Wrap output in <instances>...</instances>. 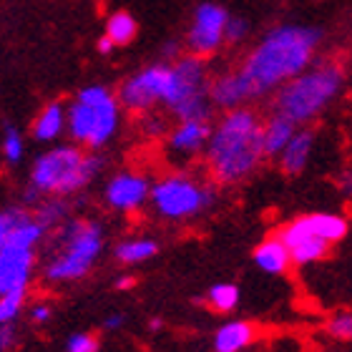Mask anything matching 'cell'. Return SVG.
<instances>
[{"label": "cell", "instance_id": "cell-8", "mask_svg": "<svg viewBox=\"0 0 352 352\" xmlns=\"http://www.w3.org/2000/svg\"><path fill=\"white\" fill-rule=\"evenodd\" d=\"M148 201L164 219L179 221L206 212L214 204V189L189 174H169L151 186Z\"/></svg>", "mask_w": 352, "mask_h": 352}, {"label": "cell", "instance_id": "cell-37", "mask_svg": "<svg viewBox=\"0 0 352 352\" xmlns=\"http://www.w3.org/2000/svg\"><path fill=\"white\" fill-rule=\"evenodd\" d=\"M113 48H116V45L111 43V41H109L106 36L98 38V53H103V56H109V53L113 51Z\"/></svg>", "mask_w": 352, "mask_h": 352}, {"label": "cell", "instance_id": "cell-4", "mask_svg": "<svg viewBox=\"0 0 352 352\" xmlns=\"http://www.w3.org/2000/svg\"><path fill=\"white\" fill-rule=\"evenodd\" d=\"M101 159L78 146H56L36 159L30 169L28 201L38 197H68L81 191L101 171Z\"/></svg>", "mask_w": 352, "mask_h": 352}, {"label": "cell", "instance_id": "cell-3", "mask_svg": "<svg viewBox=\"0 0 352 352\" xmlns=\"http://www.w3.org/2000/svg\"><path fill=\"white\" fill-rule=\"evenodd\" d=\"M345 86V71L338 60H312L300 76L277 88L274 113L292 118L294 124H307L317 118Z\"/></svg>", "mask_w": 352, "mask_h": 352}, {"label": "cell", "instance_id": "cell-12", "mask_svg": "<svg viewBox=\"0 0 352 352\" xmlns=\"http://www.w3.org/2000/svg\"><path fill=\"white\" fill-rule=\"evenodd\" d=\"M36 270V250L6 244L0 250V297L25 292Z\"/></svg>", "mask_w": 352, "mask_h": 352}, {"label": "cell", "instance_id": "cell-1", "mask_svg": "<svg viewBox=\"0 0 352 352\" xmlns=\"http://www.w3.org/2000/svg\"><path fill=\"white\" fill-rule=\"evenodd\" d=\"M322 30L312 25H277L244 58L239 74L247 78L254 98L277 91L282 83L300 76L315 60Z\"/></svg>", "mask_w": 352, "mask_h": 352}, {"label": "cell", "instance_id": "cell-40", "mask_svg": "<svg viewBox=\"0 0 352 352\" xmlns=\"http://www.w3.org/2000/svg\"><path fill=\"white\" fill-rule=\"evenodd\" d=\"M148 327H151V330H162V320H151Z\"/></svg>", "mask_w": 352, "mask_h": 352}, {"label": "cell", "instance_id": "cell-6", "mask_svg": "<svg viewBox=\"0 0 352 352\" xmlns=\"http://www.w3.org/2000/svg\"><path fill=\"white\" fill-rule=\"evenodd\" d=\"M103 250L101 224L86 219H74L58 232V250L45 264L48 282H74L86 277Z\"/></svg>", "mask_w": 352, "mask_h": 352}, {"label": "cell", "instance_id": "cell-19", "mask_svg": "<svg viewBox=\"0 0 352 352\" xmlns=\"http://www.w3.org/2000/svg\"><path fill=\"white\" fill-rule=\"evenodd\" d=\"M254 264L267 274H285L289 270V250H287L279 236H267L257 250H254Z\"/></svg>", "mask_w": 352, "mask_h": 352}, {"label": "cell", "instance_id": "cell-22", "mask_svg": "<svg viewBox=\"0 0 352 352\" xmlns=\"http://www.w3.org/2000/svg\"><path fill=\"white\" fill-rule=\"evenodd\" d=\"M309 221H312L317 236L324 239L327 244L345 239L347 227H350L345 217H340V214H309Z\"/></svg>", "mask_w": 352, "mask_h": 352}, {"label": "cell", "instance_id": "cell-27", "mask_svg": "<svg viewBox=\"0 0 352 352\" xmlns=\"http://www.w3.org/2000/svg\"><path fill=\"white\" fill-rule=\"evenodd\" d=\"M23 136L21 131L15 129V126H6V131H3V156H6L8 164H18L23 159Z\"/></svg>", "mask_w": 352, "mask_h": 352}, {"label": "cell", "instance_id": "cell-34", "mask_svg": "<svg viewBox=\"0 0 352 352\" xmlns=\"http://www.w3.org/2000/svg\"><path fill=\"white\" fill-rule=\"evenodd\" d=\"M51 315H53V309H51V305H45V302H38V305H33V309H30V320L36 324L48 322Z\"/></svg>", "mask_w": 352, "mask_h": 352}, {"label": "cell", "instance_id": "cell-26", "mask_svg": "<svg viewBox=\"0 0 352 352\" xmlns=\"http://www.w3.org/2000/svg\"><path fill=\"white\" fill-rule=\"evenodd\" d=\"M66 214H68L66 201H60L58 197H53V199H45V204L38 206V212L33 214V219H36L38 224L45 229V232H48V229L63 224Z\"/></svg>", "mask_w": 352, "mask_h": 352}, {"label": "cell", "instance_id": "cell-29", "mask_svg": "<svg viewBox=\"0 0 352 352\" xmlns=\"http://www.w3.org/2000/svg\"><path fill=\"white\" fill-rule=\"evenodd\" d=\"M23 302H25V292H13L0 297V324L13 322L15 317L21 315Z\"/></svg>", "mask_w": 352, "mask_h": 352}, {"label": "cell", "instance_id": "cell-36", "mask_svg": "<svg viewBox=\"0 0 352 352\" xmlns=\"http://www.w3.org/2000/svg\"><path fill=\"white\" fill-rule=\"evenodd\" d=\"M340 191H342L345 197H352V174L340 176Z\"/></svg>", "mask_w": 352, "mask_h": 352}, {"label": "cell", "instance_id": "cell-5", "mask_svg": "<svg viewBox=\"0 0 352 352\" xmlns=\"http://www.w3.org/2000/svg\"><path fill=\"white\" fill-rule=\"evenodd\" d=\"M118 98L103 86H86L66 109V129L76 144L88 148L106 146L118 129Z\"/></svg>", "mask_w": 352, "mask_h": 352}, {"label": "cell", "instance_id": "cell-24", "mask_svg": "<svg viewBox=\"0 0 352 352\" xmlns=\"http://www.w3.org/2000/svg\"><path fill=\"white\" fill-rule=\"evenodd\" d=\"M156 252H159V244L154 239H129L116 247V259L121 264H141L156 257Z\"/></svg>", "mask_w": 352, "mask_h": 352}, {"label": "cell", "instance_id": "cell-9", "mask_svg": "<svg viewBox=\"0 0 352 352\" xmlns=\"http://www.w3.org/2000/svg\"><path fill=\"white\" fill-rule=\"evenodd\" d=\"M166 83H169V66L166 63L144 68L121 86L116 96L118 106L129 109L131 113H144V111L154 109L156 103L164 101Z\"/></svg>", "mask_w": 352, "mask_h": 352}, {"label": "cell", "instance_id": "cell-31", "mask_svg": "<svg viewBox=\"0 0 352 352\" xmlns=\"http://www.w3.org/2000/svg\"><path fill=\"white\" fill-rule=\"evenodd\" d=\"M250 33V23L244 18H227V25H224V41L227 43H239L244 41Z\"/></svg>", "mask_w": 352, "mask_h": 352}, {"label": "cell", "instance_id": "cell-13", "mask_svg": "<svg viewBox=\"0 0 352 352\" xmlns=\"http://www.w3.org/2000/svg\"><path fill=\"white\" fill-rule=\"evenodd\" d=\"M148 191H151V184L144 174L121 171L106 184L103 197H106V204L116 212H136L148 201Z\"/></svg>", "mask_w": 352, "mask_h": 352}, {"label": "cell", "instance_id": "cell-30", "mask_svg": "<svg viewBox=\"0 0 352 352\" xmlns=\"http://www.w3.org/2000/svg\"><path fill=\"white\" fill-rule=\"evenodd\" d=\"M66 352H98V340L91 332H76L68 338Z\"/></svg>", "mask_w": 352, "mask_h": 352}, {"label": "cell", "instance_id": "cell-33", "mask_svg": "<svg viewBox=\"0 0 352 352\" xmlns=\"http://www.w3.org/2000/svg\"><path fill=\"white\" fill-rule=\"evenodd\" d=\"M15 345V327L13 322L0 324V352H8Z\"/></svg>", "mask_w": 352, "mask_h": 352}, {"label": "cell", "instance_id": "cell-38", "mask_svg": "<svg viewBox=\"0 0 352 352\" xmlns=\"http://www.w3.org/2000/svg\"><path fill=\"white\" fill-rule=\"evenodd\" d=\"M116 287H118V289H131V287H133V277H121V279H116Z\"/></svg>", "mask_w": 352, "mask_h": 352}, {"label": "cell", "instance_id": "cell-32", "mask_svg": "<svg viewBox=\"0 0 352 352\" xmlns=\"http://www.w3.org/2000/svg\"><path fill=\"white\" fill-rule=\"evenodd\" d=\"M18 217H21V209H6V212H0V250L8 244L10 229H13V224L18 221Z\"/></svg>", "mask_w": 352, "mask_h": 352}, {"label": "cell", "instance_id": "cell-14", "mask_svg": "<svg viewBox=\"0 0 352 352\" xmlns=\"http://www.w3.org/2000/svg\"><path fill=\"white\" fill-rule=\"evenodd\" d=\"M209 101H212V106L232 111V109H242L250 101H254V96H252V88L247 83V78L236 68V71L221 74L219 78H214L209 83Z\"/></svg>", "mask_w": 352, "mask_h": 352}, {"label": "cell", "instance_id": "cell-10", "mask_svg": "<svg viewBox=\"0 0 352 352\" xmlns=\"http://www.w3.org/2000/svg\"><path fill=\"white\" fill-rule=\"evenodd\" d=\"M227 10L217 3H201L194 13V23L189 28L191 56L206 58L224 43V25H227Z\"/></svg>", "mask_w": 352, "mask_h": 352}, {"label": "cell", "instance_id": "cell-21", "mask_svg": "<svg viewBox=\"0 0 352 352\" xmlns=\"http://www.w3.org/2000/svg\"><path fill=\"white\" fill-rule=\"evenodd\" d=\"M45 236V229L33 219V214L21 212L18 221L10 229V236H8V244H18V247H28V250H36L41 239Z\"/></svg>", "mask_w": 352, "mask_h": 352}, {"label": "cell", "instance_id": "cell-16", "mask_svg": "<svg viewBox=\"0 0 352 352\" xmlns=\"http://www.w3.org/2000/svg\"><path fill=\"white\" fill-rule=\"evenodd\" d=\"M312 144H315V133L312 131H300L294 133L289 144H287L282 151H279V169L285 174L294 176L300 174L309 162V154H312Z\"/></svg>", "mask_w": 352, "mask_h": 352}, {"label": "cell", "instance_id": "cell-11", "mask_svg": "<svg viewBox=\"0 0 352 352\" xmlns=\"http://www.w3.org/2000/svg\"><path fill=\"white\" fill-rule=\"evenodd\" d=\"M277 236L282 239V244H285L287 250H289V259H292L294 264L320 262V259L327 257V252H330V247H332V244H327L324 239L317 236L315 227H312V221H309V214L285 224Z\"/></svg>", "mask_w": 352, "mask_h": 352}, {"label": "cell", "instance_id": "cell-18", "mask_svg": "<svg viewBox=\"0 0 352 352\" xmlns=\"http://www.w3.org/2000/svg\"><path fill=\"white\" fill-rule=\"evenodd\" d=\"M294 133H297V124L292 118L282 116V113H272L267 121H262L264 156H279V151L289 144Z\"/></svg>", "mask_w": 352, "mask_h": 352}, {"label": "cell", "instance_id": "cell-25", "mask_svg": "<svg viewBox=\"0 0 352 352\" xmlns=\"http://www.w3.org/2000/svg\"><path fill=\"white\" fill-rule=\"evenodd\" d=\"M206 302H209V307L214 312H221V315H227L232 309L239 305V287L236 285H229V282H221V285H214L206 294Z\"/></svg>", "mask_w": 352, "mask_h": 352}, {"label": "cell", "instance_id": "cell-39", "mask_svg": "<svg viewBox=\"0 0 352 352\" xmlns=\"http://www.w3.org/2000/svg\"><path fill=\"white\" fill-rule=\"evenodd\" d=\"M176 53H179V45H176V43H166V45H164V56H166V58H174Z\"/></svg>", "mask_w": 352, "mask_h": 352}, {"label": "cell", "instance_id": "cell-7", "mask_svg": "<svg viewBox=\"0 0 352 352\" xmlns=\"http://www.w3.org/2000/svg\"><path fill=\"white\" fill-rule=\"evenodd\" d=\"M162 103L174 111L179 121H209L212 101L204 58L184 56L174 66H169V83Z\"/></svg>", "mask_w": 352, "mask_h": 352}, {"label": "cell", "instance_id": "cell-15", "mask_svg": "<svg viewBox=\"0 0 352 352\" xmlns=\"http://www.w3.org/2000/svg\"><path fill=\"white\" fill-rule=\"evenodd\" d=\"M212 136L209 121H179L174 131L169 133V148L176 154H199L206 148V141Z\"/></svg>", "mask_w": 352, "mask_h": 352}, {"label": "cell", "instance_id": "cell-2", "mask_svg": "<svg viewBox=\"0 0 352 352\" xmlns=\"http://www.w3.org/2000/svg\"><path fill=\"white\" fill-rule=\"evenodd\" d=\"M264 159L262 118L257 111L232 109L212 129L206 141V164L219 184L244 182Z\"/></svg>", "mask_w": 352, "mask_h": 352}, {"label": "cell", "instance_id": "cell-20", "mask_svg": "<svg viewBox=\"0 0 352 352\" xmlns=\"http://www.w3.org/2000/svg\"><path fill=\"white\" fill-rule=\"evenodd\" d=\"M63 129H66V109L60 103H48L36 116L33 136L38 141H53L63 133Z\"/></svg>", "mask_w": 352, "mask_h": 352}, {"label": "cell", "instance_id": "cell-28", "mask_svg": "<svg viewBox=\"0 0 352 352\" xmlns=\"http://www.w3.org/2000/svg\"><path fill=\"white\" fill-rule=\"evenodd\" d=\"M327 332L335 340H345L352 342V312H338L327 320Z\"/></svg>", "mask_w": 352, "mask_h": 352}, {"label": "cell", "instance_id": "cell-23", "mask_svg": "<svg viewBox=\"0 0 352 352\" xmlns=\"http://www.w3.org/2000/svg\"><path fill=\"white\" fill-rule=\"evenodd\" d=\"M136 30H139V25L133 21V15L126 13V10H118L109 18L103 36L109 38L113 45H129L136 38Z\"/></svg>", "mask_w": 352, "mask_h": 352}, {"label": "cell", "instance_id": "cell-17", "mask_svg": "<svg viewBox=\"0 0 352 352\" xmlns=\"http://www.w3.org/2000/svg\"><path fill=\"white\" fill-rule=\"evenodd\" d=\"M254 340H257V327L252 322H244V320L227 322L214 335V352H242Z\"/></svg>", "mask_w": 352, "mask_h": 352}, {"label": "cell", "instance_id": "cell-35", "mask_svg": "<svg viewBox=\"0 0 352 352\" xmlns=\"http://www.w3.org/2000/svg\"><path fill=\"white\" fill-rule=\"evenodd\" d=\"M126 322V317L124 315H111V317H106V322H103V327L106 330H118L121 324Z\"/></svg>", "mask_w": 352, "mask_h": 352}]
</instances>
